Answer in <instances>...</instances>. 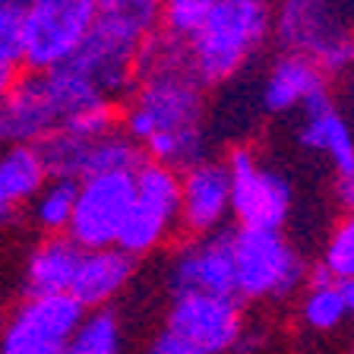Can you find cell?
<instances>
[{"label":"cell","mask_w":354,"mask_h":354,"mask_svg":"<svg viewBox=\"0 0 354 354\" xmlns=\"http://www.w3.org/2000/svg\"><path fill=\"white\" fill-rule=\"evenodd\" d=\"M206 88L193 76L187 41L155 32L136 57V86L124 102L120 130L146 162L187 171L206 158Z\"/></svg>","instance_id":"1"},{"label":"cell","mask_w":354,"mask_h":354,"mask_svg":"<svg viewBox=\"0 0 354 354\" xmlns=\"http://www.w3.org/2000/svg\"><path fill=\"white\" fill-rule=\"evenodd\" d=\"M76 203V184L73 180H57L48 177L44 187L32 199V218L44 234H66L70 215H73Z\"/></svg>","instance_id":"21"},{"label":"cell","mask_w":354,"mask_h":354,"mask_svg":"<svg viewBox=\"0 0 354 354\" xmlns=\"http://www.w3.org/2000/svg\"><path fill=\"white\" fill-rule=\"evenodd\" d=\"M215 3L218 0H158V7H162V32L187 41V38L196 35V29L206 22V16L212 13Z\"/></svg>","instance_id":"24"},{"label":"cell","mask_w":354,"mask_h":354,"mask_svg":"<svg viewBox=\"0 0 354 354\" xmlns=\"http://www.w3.org/2000/svg\"><path fill=\"white\" fill-rule=\"evenodd\" d=\"M231 215V184L221 162H203L180 171V225L193 237L221 231Z\"/></svg>","instance_id":"14"},{"label":"cell","mask_w":354,"mask_h":354,"mask_svg":"<svg viewBox=\"0 0 354 354\" xmlns=\"http://www.w3.org/2000/svg\"><path fill=\"white\" fill-rule=\"evenodd\" d=\"M98 16V0H29L19 19V66L51 73L70 64Z\"/></svg>","instance_id":"3"},{"label":"cell","mask_w":354,"mask_h":354,"mask_svg":"<svg viewBox=\"0 0 354 354\" xmlns=\"http://www.w3.org/2000/svg\"><path fill=\"white\" fill-rule=\"evenodd\" d=\"M319 269H323L332 281H339V285L354 279V212H348L345 218L332 228Z\"/></svg>","instance_id":"23"},{"label":"cell","mask_w":354,"mask_h":354,"mask_svg":"<svg viewBox=\"0 0 354 354\" xmlns=\"http://www.w3.org/2000/svg\"><path fill=\"white\" fill-rule=\"evenodd\" d=\"M168 288L174 297L184 295H234V257H231V231H215L206 237H193L184 247H177L168 266Z\"/></svg>","instance_id":"13"},{"label":"cell","mask_w":354,"mask_h":354,"mask_svg":"<svg viewBox=\"0 0 354 354\" xmlns=\"http://www.w3.org/2000/svg\"><path fill=\"white\" fill-rule=\"evenodd\" d=\"M16 209H19V206H16L13 199H10L7 187H3V180H0V221H7V218H10V215H13V212H16Z\"/></svg>","instance_id":"28"},{"label":"cell","mask_w":354,"mask_h":354,"mask_svg":"<svg viewBox=\"0 0 354 354\" xmlns=\"http://www.w3.org/2000/svg\"><path fill=\"white\" fill-rule=\"evenodd\" d=\"M0 180L7 187L10 199L16 206L22 203H32L35 193L44 187L48 180V171H44V162L38 155L35 146H7L0 152Z\"/></svg>","instance_id":"20"},{"label":"cell","mask_w":354,"mask_h":354,"mask_svg":"<svg viewBox=\"0 0 354 354\" xmlns=\"http://www.w3.org/2000/svg\"><path fill=\"white\" fill-rule=\"evenodd\" d=\"M13 3H19V7H22V10H26V3H29V0H13Z\"/></svg>","instance_id":"31"},{"label":"cell","mask_w":354,"mask_h":354,"mask_svg":"<svg viewBox=\"0 0 354 354\" xmlns=\"http://www.w3.org/2000/svg\"><path fill=\"white\" fill-rule=\"evenodd\" d=\"M133 180H136V193H133L130 215L118 234V250L136 259L158 250L180 225V174L165 165L142 162Z\"/></svg>","instance_id":"6"},{"label":"cell","mask_w":354,"mask_h":354,"mask_svg":"<svg viewBox=\"0 0 354 354\" xmlns=\"http://www.w3.org/2000/svg\"><path fill=\"white\" fill-rule=\"evenodd\" d=\"M339 196H342V203L348 206V212H354V174L339 180Z\"/></svg>","instance_id":"27"},{"label":"cell","mask_w":354,"mask_h":354,"mask_svg":"<svg viewBox=\"0 0 354 354\" xmlns=\"http://www.w3.org/2000/svg\"><path fill=\"white\" fill-rule=\"evenodd\" d=\"M120 319L114 317L111 307H102V310H86L82 323L76 326L73 339L70 345L73 351L80 354H120Z\"/></svg>","instance_id":"22"},{"label":"cell","mask_w":354,"mask_h":354,"mask_svg":"<svg viewBox=\"0 0 354 354\" xmlns=\"http://www.w3.org/2000/svg\"><path fill=\"white\" fill-rule=\"evenodd\" d=\"M80 257L82 250L66 234H48L29 253V263H26V279H22L26 297L66 295L76 275V266H80Z\"/></svg>","instance_id":"17"},{"label":"cell","mask_w":354,"mask_h":354,"mask_svg":"<svg viewBox=\"0 0 354 354\" xmlns=\"http://www.w3.org/2000/svg\"><path fill=\"white\" fill-rule=\"evenodd\" d=\"M35 149L41 155L48 177L73 180V184L95 174H111V171H136L146 162L142 149L120 127L111 133H102V136L54 133L44 142H38Z\"/></svg>","instance_id":"9"},{"label":"cell","mask_w":354,"mask_h":354,"mask_svg":"<svg viewBox=\"0 0 354 354\" xmlns=\"http://www.w3.org/2000/svg\"><path fill=\"white\" fill-rule=\"evenodd\" d=\"M329 104V80L317 64L297 54H281L263 82V108L272 114L285 111H317Z\"/></svg>","instance_id":"15"},{"label":"cell","mask_w":354,"mask_h":354,"mask_svg":"<svg viewBox=\"0 0 354 354\" xmlns=\"http://www.w3.org/2000/svg\"><path fill=\"white\" fill-rule=\"evenodd\" d=\"M234 295L241 301H285L307 281V266L285 231H231Z\"/></svg>","instance_id":"5"},{"label":"cell","mask_w":354,"mask_h":354,"mask_svg":"<svg viewBox=\"0 0 354 354\" xmlns=\"http://www.w3.org/2000/svg\"><path fill=\"white\" fill-rule=\"evenodd\" d=\"M136 272V259L127 257L118 247L108 250H82L76 275L66 295L73 297L82 310H102L130 285Z\"/></svg>","instance_id":"16"},{"label":"cell","mask_w":354,"mask_h":354,"mask_svg":"<svg viewBox=\"0 0 354 354\" xmlns=\"http://www.w3.org/2000/svg\"><path fill=\"white\" fill-rule=\"evenodd\" d=\"M133 174L136 171H111L76 184V203L66 225V237L80 250L118 247V234L130 215L133 193H136Z\"/></svg>","instance_id":"8"},{"label":"cell","mask_w":354,"mask_h":354,"mask_svg":"<svg viewBox=\"0 0 354 354\" xmlns=\"http://www.w3.org/2000/svg\"><path fill=\"white\" fill-rule=\"evenodd\" d=\"M297 140L310 152L326 155L329 165L335 168V174H339V180L354 174V133L332 102L304 114Z\"/></svg>","instance_id":"18"},{"label":"cell","mask_w":354,"mask_h":354,"mask_svg":"<svg viewBox=\"0 0 354 354\" xmlns=\"http://www.w3.org/2000/svg\"><path fill=\"white\" fill-rule=\"evenodd\" d=\"M272 35L285 54L307 57L326 76L354 66V32L332 0H281L272 10Z\"/></svg>","instance_id":"4"},{"label":"cell","mask_w":354,"mask_h":354,"mask_svg":"<svg viewBox=\"0 0 354 354\" xmlns=\"http://www.w3.org/2000/svg\"><path fill=\"white\" fill-rule=\"evenodd\" d=\"M146 354H196V351L190 345H184L177 335H171L168 329H162V332H155V339L149 342Z\"/></svg>","instance_id":"25"},{"label":"cell","mask_w":354,"mask_h":354,"mask_svg":"<svg viewBox=\"0 0 354 354\" xmlns=\"http://www.w3.org/2000/svg\"><path fill=\"white\" fill-rule=\"evenodd\" d=\"M272 35L269 0H218L196 35L187 38L190 70L203 88L234 80Z\"/></svg>","instance_id":"2"},{"label":"cell","mask_w":354,"mask_h":354,"mask_svg":"<svg viewBox=\"0 0 354 354\" xmlns=\"http://www.w3.org/2000/svg\"><path fill=\"white\" fill-rule=\"evenodd\" d=\"M342 297H345V307H348V317H354V279L342 281Z\"/></svg>","instance_id":"29"},{"label":"cell","mask_w":354,"mask_h":354,"mask_svg":"<svg viewBox=\"0 0 354 354\" xmlns=\"http://www.w3.org/2000/svg\"><path fill=\"white\" fill-rule=\"evenodd\" d=\"M3 323H7V310L0 307V332H3Z\"/></svg>","instance_id":"30"},{"label":"cell","mask_w":354,"mask_h":354,"mask_svg":"<svg viewBox=\"0 0 354 354\" xmlns=\"http://www.w3.org/2000/svg\"><path fill=\"white\" fill-rule=\"evenodd\" d=\"M348 319V307L342 297V285L317 266L301 295V323L313 332H332Z\"/></svg>","instance_id":"19"},{"label":"cell","mask_w":354,"mask_h":354,"mask_svg":"<svg viewBox=\"0 0 354 354\" xmlns=\"http://www.w3.org/2000/svg\"><path fill=\"white\" fill-rule=\"evenodd\" d=\"M165 329L196 354H231L247 326L241 304L231 297L184 295L171 301Z\"/></svg>","instance_id":"11"},{"label":"cell","mask_w":354,"mask_h":354,"mask_svg":"<svg viewBox=\"0 0 354 354\" xmlns=\"http://www.w3.org/2000/svg\"><path fill=\"white\" fill-rule=\"evenodd\" d=\"M225 171H228L231 184V215L237 218L241 228H285L288 215H291V203H295V190H291V180L285 174L263 165L250 149H231Z\"/></svg>","instance_id":"7"},{"label":"cell","mask_w":354,"mask_h":354,"mask_svg":"<svg viewBox=\"0 0 354 354\" xmlns=\"http://www.w3.org/2000/svg\"><path fill=\"white\" fill-rule=\"evenodd\" d=\"M64 111L54 95L48 73H19L0 104V142L3 146H38L60 133Z\"/></svg>","instance_id":"12"},{"label":"cell","mask_w":354,"mask_h":354,"mask_svg":"<svg viewBox=\"0 0 354 354\" xmlns=\"http://www.w3.org/2000/svg\"><path fill=\"white\" fill-rule=\"evenodd\" d=\"M16 76H19V66L10 64V60H0V104H3V98H7L10 86L16 82Z\"/></svg>","instance_id":"26"},{"label":"cell","mask_w":354,"mask_h":354,"mask_svg":"<svg viewBox=\"0 0 354 354\" xmlns=\"http://www.w3.org/2000/svg\"><path fill=\"white\" fill-rule=\"evenodd\" d=\"M64 354H80V351H73V348H66V351Z\"/></svg>","instance_id":"32"},{"label":"cell","mask_w":354,"mask_h":354,"mask_svg":"<svg viewBox=\"0 0 354 354\" xmlns=\"http://www.w3.org/2000/svg\"><path fill=\"white\" fill-rule=\"evenodd\" d=\"M86 310L70 295L22 297L7 313L0 332V354H64Z\"/></svg>","instance_id":"10"}]
</instances>
